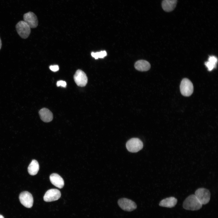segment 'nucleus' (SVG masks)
Wrapping results in <instances>:
<instances>
[{
	"instance_id": "nucleus-1",
	"label": "nucleus",
	"mask_w": 218,
	"mask_h": 218,
	"mask_svg": "<svg viewBox=\"0 0 218 218\" xmlns=\"http://www.w3.org/2000/svg\"><path fill=\"white\" fill-rule=\"evenodd\" d=\"M202 206V205L194 194L191 195L187 197L183 203V207L184 209L193 211L200 209Z\"/></svg>"
},
{
	"instance_id": "nucleus-2",
	"label": "nucleus",
	"mask_w": 218,
	"mask_h": 218,
	"mask_svg": "<svg viewBox=\"0 0 218 218\" xmlns=\"http://www.w3.org/2000/svg\"><path fill=\"white\" fill-rule=\"evenodd\" d=\"M142 142L139 138H133L129 140L126 144V147L127 150L132 153L139 151L143 148Z\"/></svg>"
},
{
	"instance_id": "nucleus-3",
	"label": "nucleus",
	"mask_w": 218,
	"mask_h": 218,
	"mask_svg": "<svg viewBox=\"0 0 218 218\" xmlns=\"http://www.w3.org/2000/svg\"><path fill=\"white\" fill-rule=\"evenodd\" d=\"M15 28L18 34L22 38H27L29 36L31 28L24 21H19L16 25Z\"/></svg>"
},
{
	"instance_id": "nucleus-4",
	"label": "nucleus",
	"mask_w": 218,
	"mask_h": 218,
	"mask_svg": "<svg viewBox=\"0 0 218 218\" xmlns=\"http://www.w3.org/2000/svg\"><path fill=\"white\" fill-rule=\"evenodd\" d=\"M194 195L202 205L206 204L210 201V192L206 188H201L197 189Z\"/></svg>"
},
{
	"instance_id": "nucleus-5",
	"label": "nucleus",
	"mask_w": 218,
	"mask_h": 218,
	"mask_svg": "<svg viewBox=\"0 0 218 218\" xmlns=\"http://www.w3.org/2000/svg\"><path fill=\"white\" fill-rule=\"evenodd\" d=\"M180 89L182 95L188 97L190 96L193 93V87L192 83L189 79L184 78L181 81Z\"/></svg>"
},
{
	"instance_id": "nucleus-6",
	"label": "nucleus",
	"mask_w": 218,
	"mask_h": 218,
	"mask_svg": "<svg viewBox=\"0 0 218 218\" xmlns=\"http://www.w3.org/2000/svg\"><path fill=\"white\" fill-rule=\"evenodd\" d=\"M118 204L121 209L127 211H132L137 207V205L134 202L126 198H122L119 199Z\"/></svg>"
},
{
	"instance_id": "nucleus-7",
	"label": "nucleus",
	"mask_w": 218,
	"mask_h": 218,
	"mask_svg": "<svg viewBox=\"0 0 218 218\" xmlns=\"http://www.w3.org/2000/svg\"><path fill=\"white\" fill-rule=\"evenodd\" d=\"M21 203L26 207L30 208L33 203V198L31 194L28 191H25L20 193L19 197Z\"/></svg>"
},
{
	"instance_id": "nucleus-8",
	"label": "nucleus",
	"mask_w": 218,
	"mask_h": 218,
	"mask_svg": "<svg viewBox=\"0 0 218 218\" xmlns=\"http://www.w3.org/2000/svg\"><path fill=\"white\" fill-rule=\"evenodd\" d=\"M74 81L77 85L80 87H84L88 82V78L85 73L81 70H78L74 76Z\"/></svg>"
},
{
	"instance_id": "nucleus-9",
	"label": "nucleus",
	"mask_w": 218,
	"mask_h": 218,
	"mask_svg": "<svg viewBox=\"0 0 218 218\" xmlns=\"http://www.w3.org/2000/svg\"><path fill=\"white\" fill-rule=\"evenodd\" d=\"M60 191L56 189H51L48 190L45 193L43 199L46 202H50L58 200L61 197Z\"/></svg>"
},
{
	"instance_id": "nucleus-10",
	"label": "nucleus",
	"mask_w": 218,
	"mask_h": 218,
	"mask_svg": "<svg viewBox=\"0 0 218 218\" xmlns=\"http://www.w3.org/2000/svg\"><path fill=\"white\" fill-rule=\"evenodd\" d=\"M24 21L30 28H36L38 24V21L36 15L33 12H29L24 14Z\"/></svg>"
},
{
	"instance_id": "nucleus-11",
	"label": "nucleus",
	"mask_w": 218,
	"mask_h": 218,
	"mask_svg": "<svg viewBox=\"0 0 218 218\" xmlns=\"http://www.w3.org/2000/svg\"><path fill=\"white\" fill-rule=\"evenodd\" d=\"M50 180L51 183L55 187L61 189L64 185V182L63 179L58 174L53 173L50 176Z\"/></svg>"
},
{
	"instance_id": "nucleus-12",
	"label": "nucleus",
	"mask_w": 218,
	"mask_h": 218,
	"mask_svg": "<svg viewBox=\"0 0 218 218\" xmlns=\"http://www.w3.org/2000/svg\"><path fill=\"white\" fill-rule=\"evenodd\" d=\"M39 114L41 119L44 122H49L53 119V114L47 108H44L41 109L39 112Z\"/></svg>"
},
{
	"instance_id": "nucleus-13",
	"label": "nucleus",
	"mask_w": 218,
	"mask_h": 218,
	"mask_svg": "<svg viewBox=\"0 0 218 218\" xmlns=\"http://www.w3.org/2000/svg\"><path fill=\"white\" fill-rule=\"evenodd\" d=\"M177 0H163L161 5L164 11L169 12L173 11L176 7Z\"/></svg>"
},
{
	"instance_id": "nucleus-14",
	"label": "nucleus",
	"mask_w": 218,
	"mask_h": 218,
	"mask_svg": "<svg viewBox=\"0 0 218 218\" xmlns=\"http://www.w3.org/2000/svg\"><path fill=\"white\" fill-rule=\"evenodd\" d=\"M177 199L174 197H170L161 200L159 205L161 206L172 208L177 204Z\"/></svg>"
},
{
	"instance_id": "nucleus-15",
	"label": "nucleus",
	"mask_w": 218,
	"mask_h": 218,
	"mask_svg": "<svg viewBox=\"0 0 218 218\" xmlns=\"http://www.w3.org/2000/svg\"><path fill=\"white\" fill-rule=\"evenodd\" d=\"M135 68L140 71H146L150 68V65L147 61L144 60H140L137 61L134 65Z\"/></svg>"
},
{
	"instance_id": "nucleus-16",
	"label": "nucleus",
	"mask_w": 218,
	"mask_h": 218,
	"mask_svg": "<svg viewBox=\"0 0 218 218\" xmlns=\"http://www.w3.org/2000/svg\"><path fill=\"white\" fill-rule=\"evenodd\" d=\"M39 170V165L38 162L35 160H32L28 168L29 173L31 175H35Z\"/></svg>"
},
{
	"instance_id": "nucleus-17",
	"label": "nucleus",
	"mask_w": 218,
	"mask_h": 218,
	"mask_svg": "<svg viewBox=\"0 0 218 218\" xmlns=\"http://www.w3.org/2000/svg\"><path fill=\"white\" fill-rule=\"evenodd\" d=\"M91 55L95 59H97L98 58H104L106 56L107 53L106 51H103L96 52H92L91 53Z\"/></svg>"
},
{
	"instance_id": "nucleus-18",
	"label": "nucleus",
	"mask_w": 218,
	"mask_h": 218,
	"mask_svg": "<svg viewBox=\"0 0 218 218\" xmlns=\"http://www.w3.org/2000/svg\"><path fill=\"white\" fill-rule=\"evenodd\" d=\"M205 64L208 70L210 71H211L214 68L216 67V66L213 63L208 61L205 62Z\"/></svg>"
},
{
	"instance_id": "nucleus-19",
	"label": "nucleus",
	"mask_w": 218,
	"mask_h": 218,
	"mask_svg": "<svg viewBox=\"0 0 218 218\" xmlns=\"http://www.w3.org/2000/svg\"><path fill=\"white\" fill-rule=\"evenodd\" d=\"M208 61L212 63L216 66L217 59L216 57L214 56H210L208 58Z\"/></svg>"
},
{
	"instance_id": "nucleus-20",
	"label": "nucleus",
	"mask_w": 218,
	"mask_h": 218,
	"mask_svg": "<svg viewBox=\"0 0 218 218\" xmlns=\"http://www.w3.org/2000/svg\"><path fill=\"white\" fill-rule=\"evenodd\" d=\"M56 85L57 87L61 86L62 87L65 88L67 84L65 81L60 80L57 82Z\"/></svg>"
},
{
	"instance_id": "nucleus-21",
	"label": "nucleus",
	"mask_w": 218,
	"mask_h": 218,
	"mask_svg": "<svg viewBox=\"0 0 218 218\" xmlns=\"http://www.w3.org/2000/svg\"><path fill=\"white\" fill-rule=\"evenodd\" d=\"M50 69L52 71L56 72L59 69V67L58 65H51L49 67Z\"/></svg>"
},
{
	"instance_id": "nucleus-22",
	"label": "nucleus",
	"mask_w": 218,
	"mask_h": 218,
	"mask_svg": "<svg viewBox=\"0 0 218 218\" xmlns=\"http://www.w3.org/2000/svg\"><path fill=\"white\" fill-rule=\"evenodd\" d=\"M2 45V41H1V38H0V50L1 48Z\"/></svg>"
},
{
	"instance_id": "nucleus-23",
	"label": "nucleus",
	"mask_w": 218,
	"mask_h": 218,
	"mask_svg": "<svg viewBox=\"0 0 218 218\" xmlns=\"http://www.w3.org/2000/svg\"><path fill=\"white\" fill-rule=\"evenodd\" d=\"M0 218H4L2 215H0Z\"/></svg>"
}]
</instances>
